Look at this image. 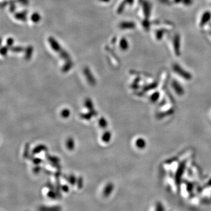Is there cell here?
Returning a JSON list of instances; mask_svg holds the SVG:
<instances>
[{
  "label": "cell",
  "instance_id": "6da1fadb",
  "mask_svg": "<svg viewBox=\"0 0 211 211\" xmlns=\"http://www.w3.org/2000/svg\"><path fill=\"white\" fill-rule=\"evenodd\" d=\"M39 211H62V207L60 206H42L39 207Z\"/></svg>",
  "mask_w": 211,
  "mask_h": 211
},
{
  "label": "cell",
  "instance_id": "7a4b0ae2",
  "mask_svg": "<svg viewBox=\"0 0 211 211\" xmlns=\"http://www.w3.org/2000/svg\"><path fill=\"white\" fill-rule=\"evenodd\" d=\"M113 189V186L111 184L107 185L106 188H104V192H103V195L104 197H108L111 193Z\"/></svg>",
  "mask_w": 211,
  "mask_h": 211
}]
</instances>
